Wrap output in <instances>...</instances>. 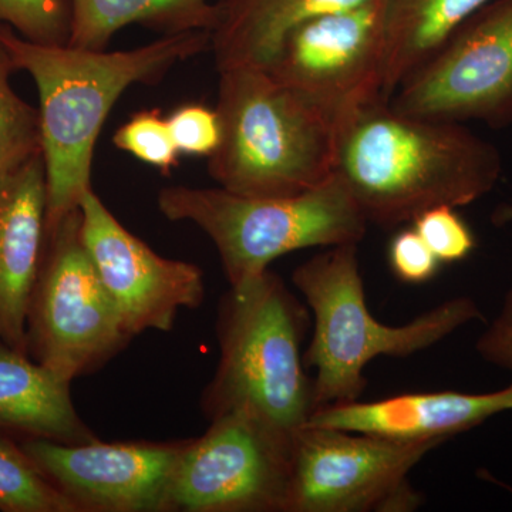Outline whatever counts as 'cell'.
<instances>
[{
  "mask_svg": "<svg viewBox=\"0 0 512 512\" xmlns=\"http://www.w3.org/2000/svg\"><path fill=\"white\" fill-rule=\"evenodd\" d=\"M495 224L504 225L512 222V204H503L495 210L493 215Z\"/></svg>",
  "mask_w": 512,
  "mask_h": 512,
  "instance_id": "83f0119b",
  "label": "cell"
},
{
  "mask_svg": "<svg viewBox=\"0 0 512 512\" xmlns=\"http://www.w3.org/2000/svg\"><path fill=\"white\" fill-rule=\"evenodd\" d=\"M481 359L512 373V288L505 293L500 312L476 343Z\"/></svg>",
  "mask_w": 512,
  "mask_h": 512,
  "instance_id": "4316f807",
  "label": "cell"
},
{
  "mask_svg": "<svg viewBox=\"0 0 512 512\" xmlns=\"http://www.w3.org/2000/svg\"><path fill=\"white\" fill-rule=\"evenodd\" d=\"M128 332L82 238L80 208L47 232L26 320V350L66 382L126 349Z\"/></svg>",
  "mask_w": 512,
  "mask_h": 512,
  "instance_id": "52a82bcc",
  "label": "cell"
},
{
  "mask_svg": "<svg viewBox=\"0 0 512 512\" xmlns=\"http://www.w3.org/2000/svg\"><path fill=\"white\" fill-rule=\"evenodd\" d=\"M357 245L329 247L292 274V284L313 315L303 362L306 369L315 370V412L359 400L367 384L365 367L376 357L406 359L483 318L474 299L458 296L406 325L379 322L367 308Z\"/></svg>",
  "mask_w": 512,
  "mask_h": 512,
  "instance_id": "277c9868",
  "label": "cell"
},
{
  "mask_svg": "<svg viewBox=\"0 0 512 512\" xmlns=\"http://www.w3.org/2000/svg\"><path fill=\"white\" fill-rule=\"evenodd\" d=\"M383 9L384 0H366L299 23L264 70L338 131L363 107L386 100Z\"/></svg>",
  "mask_w": 512,
  "mask_h": 512,
  "instance_id": "30bf717a",
  "label": "cell"
},
{
  "mask_svg": "<svg viewBox=\"0 0 512 512\" xmlns=\"http://www.w3.org/2000/svg\"><path fill=\"white\" fill-rule=\"evenodd\" d=\"M293 434L239 410L188 439L168 512H288Z\"/></svg>",
  "mask_w": 512,
  "mask_h": 512,
  "instance_id": "ba28073f",
  "label": "cell"
},
{
  "mask_svg": "<svg viewBox=\"0 0 512 512\" xmlns=\"http://www.w3.org/2000/svg\"><path fill=\"white\" fill-rule=\"evenodd\" d=\"M13 72L8 50L0 43V180L42 153L39 109L13 90Z\"/></svg>",
  "mask_w": 512,
  "mask_h": 512,
  "instance_id": "44dd1931",
  "label": "cell"
},
{
  "mask_svg": "<svg viewBox=\"0 0 512 512\" xmlns=\"http://www.w3.org/2000/svg\"><path fill=\"white\" fill-rule=\"evenodd\" d=\"M0 43L39 92L46 170V234L92 190L94 147L114 104L133 84L157 83L171 67L211 49V32L164 35L119 52L39 45L0 25Z\"/></svg>",
  "mask_w": 512,
  "mask_h": 512,
  "instance_id": "6da1fadb",
  "label": "cell"
},
{
  "mask_svg": "<svg viewBox=\"0 0 512 512\" xmlns=\"http://www.w3.org/2000/svg\"><path fill=\"white\" fill-rule=\"evenodd\" d=\"M215 110L222 137L208 171L218 187L245 197H289L335 173V127L266 70H222Z\"/></svg>",
  "mask_w": 512,
  "mask_h": 512,
  "instance_id": "5b68a950",
  "label": "cell"
},
{
  "mask_svg": "<svg viewBox=\"0 0 512 512\" xmlns=\"http://www.w3.org/2000/svg\"><path fill=\"white\" fill-rule=\"evenodd\" d=\"M366 0H220V22L211 33L218 72L266 69L289 30L326 13Z\"/></svg>",
  "mask_w": 512,
  "mask_h": 512,
  "instance_id": "e0dca14e",
  "label": "cell"
},
{
  "mask_svg": "<svg viewBox=\"0 0 512 512\" xmlns=\"http://www.w3.org/2000/svg\"><path fill=\"white\" fill-rule=\"evenodd\" d=\"M0 511L77 512L8 431L0 429Z\"/></svg>",
  "mask_w": 512,
  "mask_h": 512,
  "instance_id": "ffe728a7",
  "label": "cell"
},
{
  "mask_svg": "<svg viewBox=\"0 0 512 512\" xmlns=\"http://www.w3.org/2000/svg\"><path fill=\"white\" fill-rule=\"evenodd\" d=\"M389 104L419 119L512 126V0H490L473 13Z\"/></svg>",
  "mask_w": 512,
  "mask_h": 512,
  "instance_id": "8fae6325",
  "label": "cell"
},
{
  "mask_svg": "<svg viewBox=\"0 0 512 512\" xmlns=\"http://www.w3.org/2000/svg\"><path fill=\"white\" fill-rule=\"evenodd\" d=\"M113 144L141 163L170 175L180 164V153L171 136L170 126L161 110H141L116 131Z\"/></svg>",
  "mask_w": 512,
  "mask_h": 512,
  "instance_id": "7402d4cb",
  "label": "cell"
},
{
  "mask_svg": "<svg viewBox=\"0 0 512 512\" xmlns=\"http://www.w3.org/2000/svg\"><path fill=\"white\" fill-rule=\"evenodd\" d=\"M456 210L441 205L424 211L412 222L441 264L464 261L477 245L473 231Z\"/></svg>",
  "mask_w": 512,
  "mask_h": 512,
  "instance_id": "cb8c5ba5",
  "label": "cell"
},
{
  "mask_svg": "<svg viewBox=\"0 0 512 512\" xmlns=\"http://www.w3.org/2000/svg\"><path fill=\"white\" fill-rule=\"evenodd\" d=\"M72 23L67 45L106 50L111 37L130 25L164 35L205 30L220 22V5L211 0H70Z\"/></svg>",
  "mask_w": 512,
  "mask_h": 512,
  "instance_id": "d6986e66",
  "label": "cell"
},
{
  "mask_svg": "<svg viewBox=\"0 0 512 512\" xmlns=\"http://www.w3.org/2000/svg\"><path fill=\"white\" fill-rule=\"evenodd\" d=\"M309 323L308 305L269 268L229 286L218 305L220 362L202 392L204 416L245 410L291 433L306 426L315 412L302 353Z\"/></svg>",
  "mask_w": 512,
  "mask_h": 512,
  "instance_id": "3957f363",
  "label": "cell"
},
{
  "mask_svg": "<svg viewBox=\"0 0 512 512\" xmlns=\"http://www.w3.org/2000/svg\"><path fill=\"white\" fill-rule=\"evenodd\" d=\"M187 443L20 441L43 476L72 501L77 512H168L175 468Z\"/></svg>",
  "mask_w": 512,
  "mask_h": 512,
  "instance_id": "7c38bea8",
  "label": "cell"
},
{
  "mask_svg": "<svg viewBox=\"0 0 512 512\" xmlns=\"http://www.w3.org/2000/svg\"><path fill=\"white\" fill-rule=\"evenodd\" d=\"M440 444L306 424L293 434L288 512L414 511L410 471Z\"/></svg>",
  "mask_w": 512,
  "mask_h": 512,
  "instance_id": "9c48e42d",
  "label": "cell"
},
{
  "mask_svg": "<svg viewBox=\"0 0 512 512\" xmlns=\"http://www.w3.org/2000/svg\"><path fill=\"white\" fill-rule=\"evenodd\" d=\"M70 384L28 353L0 345V429L62 444L96 441L74 407Z\"/></svg>",
  "mask_w": 512,
  "mask_h": 512,
  "instance_id": "2e32d148",
  "label": "cell"
},
{
  "mask_svg": "<svg viewBox=\"0 0 512 512\" xmlns=\"http://www.w3.org/2000/svg\"><path fill=\"white\" fill-rule=\"evenodd\" d=\"M79 208L84 247L133 338L146 330L170 332L181 309L200 308V266L158 255L120 224L93 188Z\"/></svg>",
  "mask_w": 512,
  "mask_h": 512,
  "instance_id": "4fadbf2b",
  "label": "cell"
},
{
  "mask_svg": "<svg viewBox=\"0 0 512 512\" xmlns=\"http://www.w3.org/2000/svg\"><path fill=\"white\" fill-rule=\"evenodd\" d=\"M157 204L167 220L192 222L211 238L229 286L299 249L359 244L369 227L336 173L289 197H245L221 187L174 185L158 192Z\"/></svg>",
  "mask_w": 512,
  "mask_h": 512,
  "instance_id": "8992f818",
  "label": "cell"
},
{
  "mask_svg": "<svg viewBox=\"0 0 512 512\" xmlns=\"http://www.w3.org/2000/svg\"><path fill=\"white\" fill-rule=\"evenodd\" d=\"M42 153L0 180V345L28 353L26 320L46 242Z\"/></svg>",
  "mask_w": 512,
  "mask_h": 512,
  "instance_id": "9a60e30c",
  "label": "cell"
},
{
  "mask_svg": "<svg viewBox=\"0 0 512 512\" xmlns=\"http://www.w3.org/2000/svg\"><path fill=\"white\" fill-rule=\"evenodd\" d=\"M389 265L399 281L420 285L437 275L441 262L412 227L397 232L390 241Z\"/></svg>",
  "mask_w": 512,
  "mask_h": 512,
  "instance_id": "484cf974",
  "label": "cell"
},
{
  "mask_svg": "<svg viewBox=\"0 0 512 512\" xmlns=\"http://www.w3.org/2000/svg\"><path fill=\"white\" fill-rule=\"evenodd\" d=\"M70 23V0H0V25L39 45H67Z\"/></svg>",
  "mask_w": 512,
  "mask_h": 512,
  "instance_id": "603a6c76",
  "label": "cell"
},
{
  "mask_svg": "<svg viewBox=\"0 0 512 512\" xmlns=\"http://www.w3.org/2000/svg\"><path fill=\"white\" fill-rule=\"evenodd\" d=\"M335 173L369 224L394 228L494 190L500 150L463 123L404 116L377 100L336 131Z\"/></svg>",
  "mask_w": 512,
  "mask_h": 512,
  "instance_id": "7a4b0ae2",
  "label": "cell"
},
{
  "mask_svg": "<svg viewBox=\"0 0 512 512\" xmlns=\"http://www.w3.org/2000/svg\"><path fill=\"white\" fill-rule=\"evenodd\" d=\"M490 0H384L383 97L431 59Z\"/></svg>",
  "mask_w": 512,
  "mask_h": 512,
  "instance_id": "ac0fdd59",
  "label": "cell"
},
{
  "mask_svg": "<svg viewBox=\"0 0 512 512\" xmlns=\"http://www.w3.org/2000/svg\"><path fill=\"white\" fill-rule=\"evenodd\" d=\"M512 410V383L491 393H404L316 410L308 424L397 441H444Z\"/></svg>",
  "mask_w": 512,
  "mask_h": 512,
  "instance_id": "5bb4252c",
  "label": "cell"
},
{
  "mask_svg": "<svg viewBox=\"0 0 512 512\" xmlns=\"http://www.w3.org/2000/svg\"><path fill=\"white\" fill-rule=\"evenodd\" d=\"M167 121L180 156L210 158L220 147L222 128L215 109L204 104H183Z\"/></svg>",
  "mask_w": 512,
  "mask_h": 512,
  "instance_id": "d4e9b609",
  "label": "cell"
}]
</instances>
